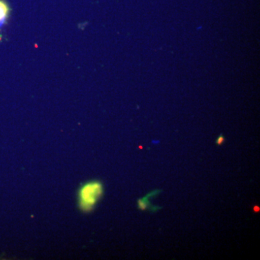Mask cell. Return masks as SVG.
<instances>
[{
  "label": "cell",
  "mask_w": 260,
  "mask_h": 260,
  "mask_svg": "<svg viewBox=\"0 0 260 260\" xmlns=\"http://www.w3.org/2000/svg\"><path fill=\"white\" fill-rule=\"evenodd\" d=\"M153 193H151V194H149L147 195L145 198H143V199H140L138 200V208H140L141 210H146L147 208H148V199L151 195H153Z\"/></svg>",
  "instance_id": "cell-3"
},
{
  "label": "cell",
  "mask_w": 260,
  "mask_h": 260,
  "mask_svg": "<svg viewBox=\"0 0 260 260\" xmlns=\"http://www.w3.org/2000/svg\"><path fill=\"white\" fill-rule=\"evenodd\" d=\"M10 8L5 0H0V28L4 25L9 15Z\"/></svg>",
  "instance_id": "cell-2"
},
{
  "label": "cell",
  "mask_w": 260,
  "mask_h": 260,
  "mask_svg": "<svg viewBox=\"0 0 260 260\" xmlns=\"http://www.w3.org/2000/svg\"><path fill=\"white\" fill-rule=\"evenodd\" d=\"M104 187L100 181H89L80 187L78 191V204L80 209L84 212H89L93 209L101 197Z\"/></svg>",
  "instance_id": "cell-1"
},
{
  "label": "cell",
  "mask_w": 260,
  "mask_h": 260,
  "mask_svg": "<svg viewBox=\"0 0 260 260\" xmlns=\"http://www.w3.org/2000/svg\"><path fill=\"white\" fill-rule=\"evenodd\" d=\"M224 141H225V138H224L223 135H220V136L218 137V139H217L216 143L219 145H222L224 143Z\"/></svg>",
  "instance_id": "cell-4"
},
{
  "label": "cell",
  "mask_w": 260,
  "mask_h": 260,
  "mask_svg": "<svg viewBox=\"0 0 260 260\" xmlns=\"http://www.w3.org/2000/svg\"><path fill=\"white\" fill-rule=\"evenodd\" d=\"M259 207L257 206V205H256V206L254 207V211L255 212V213H259Z\"/></svg>",
  "instance_id": "cell-5"
}]
</instances>
